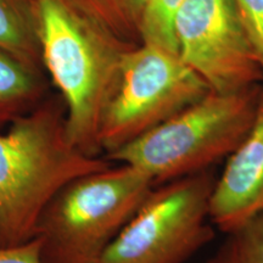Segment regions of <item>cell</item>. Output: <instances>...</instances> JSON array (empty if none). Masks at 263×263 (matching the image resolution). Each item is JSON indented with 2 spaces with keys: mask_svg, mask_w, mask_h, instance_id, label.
Returning <instances> with one entry per match:
<instances>
[{
  "mask_svg": "<svg viewBox=\"0 0 263 263\" xmlns=\"http://www.w3.org/2000/svg\"><path fill=\"white\" fill-rule=\"evenodd\" d=\"M66 117L64 99L50 93L0 133V246L34 239L43 210L66 183L111 166L71 143Z\"/></svg>",
  "mask_w": 263,
  "mask_h": 263,
  "instance_id": "cell-1",
  "label": "cell"
},
{
  "mask_svg": "<svg viewBox=\"0 0 263 263\" xmlns=\"http://www.w3.org/2000/svg\"><path fill=\"white\" fill-rule=\"evenodd\" d=\"M44 70L66 105V129L73 145L100 156L99 128L116 87L124 42L76 12L64 0H38Z\"/></svg>",
  "mask_w": 263,
  "mask_h": 263,
  "instance_id": "cell-2",
  "label": "cell"
},
{
  "mask_svg": "<svg viewBox=\"0 0 263 263\" xmlns=\"http://www.w3.org/2000/svg\"><path fill=\"white\" fill-rule=\"evenodd\" d=\"M154 186L126 163L66 183L38 219L42 263H99Z\"/></svg>",
  "mask_w": 263,
  "mask_h": 263,
  "instance_id": "cell-3",
  "label": "cell"
},
{
  "mask_svg": "<svg viewBox=\"0 0 263 263\" xmlns=\"http://www.w3.org/2000/svg\"><path fill=\"white\" fill-rule=\"evenodd\" d=\"M262 88L217 93L180 111L110 155L149 176L155 185L211 170L249 133Z\"/></svg>",
  "mask_w": 263,
  "mask_h": 263,
  "instance_id": "cell-4",
  "label": "cell"
},
{
  "mask_svg": "<svg viewBox=\"0 0 263 263\" xmlns=\"http://www.w3.org/2000/svg\"><path fill=\"white\" fill-rule=\"evenodd\" d=\"M211 91L179 54L138 44L124 55L99 128V147L110 155L166 122Z\"/></svg>",
  "mask_w": 263,
  "mask_h": 263,
  "instance_id": "cell-5",
  "label": "cell"
},
{
  "mask_svg": "<svg viewBox=\"0 0 263 263\" xmlns=\"http://www.w3.org/2000/svg\"><path fill=\"white\" fill-rule=\"evenodd\" d=\"M211 170L155 185L99 263H184L215 236Z\"/></svg>",
  "mask_w": 263,
  "mask_h": 263,
  "instance_id": "cell-6",
  "label": "cell"
},
{
  "mask_svg": "<svg viewBox=\"0 0 263 263\" xmlns=\"http://www.w3.org/2000/svg\"><path fill=\"white\" fill-rule=\"evenodd\" d=\"M173 29L179 57L211 90L236 93L263 81L234 0H185Z\"/></svg>",
  "mask_w": 263,
  "mask_h": 263,
  "instance_id": "cell-7",
  "label": "cell"
},
{
  "mask_svg": "<svg viewBox=\"0 0 263 263\" xmlns=\"http://www.w3.org/2000/svg\"><path fill=\"white\" fill-rule=\"evenodd\" d=\"M263 211V88L249 133L228 156L210 200V221L233 232Z\"/></svg>",
  "mask_w": 263,
  "mask_h": 263,
  "instance_id": "cell-8",
  "label": "cell"
},
{
  "mask_svg": "<svg viewBox=\"0 0 263 263\" xmlns=\"http://www.w3.org/2000/svg\"><path fill=\"white\" fill-rule=\"evenodd\" d=\"M45 72L0 49V130L34 110L50 94Z\"/></svg>",
  "mask_w": 263,
  "mask_h": 263,
  "instance_id": "cell-9",
  "label": "cell"
},
{
  "mask_svg": "<svg viewBox=\"0 0 263 263\" xmlns=\"http://www.w3.org/2000/svg\"><path fill=\"white\" fill-rule=\"evenodd\" d=\"M0 49L29 67L45 72L38 0H0Z\"/></svg>",
  "mask_w": 263,
  "mask_h": 263,
  "instance_id": "cell-10",
  "label": "cell"
},
{
  "mask_svg": "<svg viewBox=\"0 0 263 263\" xmlns=\"http://www.w3.org/2000/svg\"><path fill=\"white\" fill-rule=\"evenodd\" d=\"M76 12L124 42L140 44L149 0H64Z\"/></svg>",
  "mask_w": 263,
  "mask_h": 263,
  "instance_id": "cell-11",
  "label": "cell"
},
{
  "mask_svg": "<svg viewBox=\"0 0 263 263\" xmlns=\"http://www.w3.org/2000/svg\"><path fill=\"white\" fill-rule=\"evenodd\" d=\"M228 234L215 263H263V211Z\"/></svg>",
  "mask_w": 263,
  "mask_h": 263,
  "instance_id": "cell-12",
  "label": "cell"
},
{
  "mask_svg": "<svg viewBox=\"0 0 263 263\" xmlns=\"http://www.w3.org/2000/svg\"><path fill=\"white\" fill-rule=\"evenodd\" d=\"M185 0H149L140 33V44H150L178 54L173 22Z\"/></svg>",
  "mask_w": 263,
  "mask_h": 263,
  "instance_id": "cell-13",
  "label": "cell"
},
{
  "mask_svg": "<svg viewBox=\"0 0 263 263\" xmlns=\"http://www.w3.org/2000/svg\"><path fill=\"white\" fill-rule=\"evenodd\" d=\"M263 73V0H234Z\"/></svg>",
  "mask_w": 263,
  "mask_h": 263,
  "instance_id": "cell-14",
  "label": "cell"
},
{
  "mask_svg": "<svg viewBox=\"0 0 263 263\" xmlns=\"http://www.w3.org/2000/svg\"><path fill=\"white\" fill-rule=\"evenodd\" d=\"M42 240L38 236L25 244L0 246V263H42Z\"/></svg>",
  "mask_w": 263,
  "mask_h": 263,
  "instance_id": "cell-15",
  "label": "cell"
},
{
  "mask_svg": "<svg viewBox=\"0 0 263 263\" xmlns=\"http://www.w3.org/2000/svg\"><path fill=\"white\" fill-rule=\"evenodd\" d=\"M207 263H215V261H213V259H211V261H210V262H207Z\"/></svg>",
  "mask_w": 263,
  "mask_h": 263,
  "instance_id": "cell-16",
  "label": "cell"
}]
</instances>
